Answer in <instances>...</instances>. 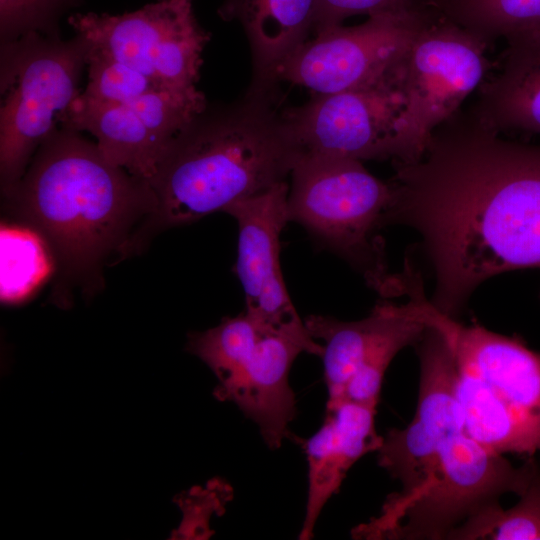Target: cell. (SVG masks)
Instances as JSON below:
<instances>
[{"instance_id": "6da1fadb", "label": "cell", "mask_w": 540, "mask_h": 540, "mask_svg": "<svg viewBox=\"0 0 540 540\" xmlns=\"http://www.w3.org/2000/svg\"><path fill=\"white\" fill-rule=\"evenodd\" d=\"M2 196L19 223L45 240L61 269L81 279L130 247L133 230L156 212L147 181L111 163L81 132L61 126Z\"/></svg>"}, {"instance_id": "7a4b0ae2", "label": "cell", "mask_w": 540, "mask_h": 540, "mask_svg": "<svg viewBox=\"0 0 540 540\" xmlns=\"http://www.w3.org/2000/svg\"><path fill=\"white\" fill-rule=\"evenodd\" d=\"M247 90L197 114L171 141L149 184L160 226L192 223L286 181L301 149L275 106Z\"/></svg>"}, {"instance_id": "3957f363", "label": "cell", "mask_w": 540, "mask_h": 540, "mask_svg": "<svg viewBox=\"0 0 540 540\" xmlns=\"http://www.w3.org/2000/svg\"><path fill=\"white\" fill-rule=\"evenodd\" d=\"M289 221L302 225L335 252L383 297L403 294L401 274L388 270L378 231L387 225L393 185L362 161L301 153L290 173Z\"/></svg>"}, {"instance_id": "277c9868", "label": "cell", "mask_w": 540, "mask_h": 540, "mask_svg": "<svg viewBox=\"0 0 540 540\" xmlns=\"http://www.w3.org/2000/svg\"><path fill=\"white\" fill-rule=\"evenodd\" d=\"M87 56V44L77 35L64 41L32 32L1 44V191L21 179L39 147L60 127L81 94Z\"/></svg>"}, {"instance_id": "5b68a950", "label": "cell", "mask_w": 540, "mask_h": 540, "mask_svg": "<svg viewBox=\"0 0 540 540\" xmlns=\"http://www.w3.org/2000/svg\"><path fill=\"white\" fill-rule=\"evenodd\" d=\"M491 44L433 5L427 8L398 65L404 111L393 163L418 159L432 132L477 92L491 67Z\"/></svg>"}, {"instance_id": "8992f818", "label": "cell", "mask_w": 540, "mask_h": 540, "mask_svg": "<svg viewBox=\"0 0 540 540\" xmlns=\"http://www.w3.org/2000/svg\"><path fill=\"white\" fill-rule=\"evenodd\" d=\"M537 461L514 467L465 430L439 440V462L427 488L385 523L360 530L358 539L442 540L466 521L500 504L506 493L520 495Z\"/></svg>"}, {"instance_id": "52a82bcc", "label": "cell", "mask_w": 540, "mask_h": 540, "mask_svg": "<svg viewBox=\"0 0 540 540\" xmlns=\"http://www.w3.org/2000/svg\"><path fill=\"white\" fill-rule=\"evenodd\" d=\"M194 0H157L122 15L75 13L68 23L88 50L139 71L156 85L196 86L210 40Z\"/></svg>"}, {"instance_id": "ba28073f", "label": "cell", "mask_w": 540, "mask_h": 540, "mask_svg": "<svg viewBox=\"0 0 540 540\" xmlns=\"http://www.w3.org/2000/svg\"><path fill=\"white\" fill-rule=\"evenodd\" d=\"M405 294L407 311L446 342L458 378L540 433V352L518 336L464 325L441 312L424 294L422 281H412Z\"/></svg>"}, {"instance_id": "9c48e42d", "label": "cell", "mask_w": 540, "mask_h": 540, "mask_svg": "<svg viewBox=\"0 0 540 540\" xmlns=\"http://www.w3.org/2000/svg\"><path fill=\"white\" fill-rule=\"evenodd\" d=\"M399 65V64H398ZM398 65L372 84L329 94L283 110L302 153L359 161H395L404 111Z\"/></svg>"}, {"instance_id": "30bf717a", "label": "cell", "mask_w": 540, "mask_h": 540, "mask_svg": "<svg viewBox=\"0 0 540 540\" xmlns=\"http://www.w3.org/2000/svg\"><path fill=\"white\" fill-rule=\"evenodd\" d=\"M206 106L196 86L156 88L122 104L98 103L80 94L60 126L89 132L107 160L149 183L173 138Z\"/></svg>"}, {"instance_id": "8fae6325", "label": "cell", "mask_w": 540, "mask_h": 540, "mask_svg": "<svg viewBox=\"0 0 540 540\" xmlns=\"http://www.w3.org/2000/svg\"><path fill=\"white\" fill-rule=\"evenodd\" d=\"M427 8L407 15L368 17L355 26L340 25L316 34L281 65L277 80L305 87L311 94L377 82L395 70Z\"/></svg>"}, {"instance_id": "7c38bea8", "label": "cell", "mask_w": 540, "mask_h": 540, "mask_svg": "<svg viewBox=\"0 0 540 540\" xmlns=\"http://www.w3.org/2000/svg\"><path fill=\"white\" fill-rule=\"evenodd\" d=\"M289 185L269 189L231 204L224 212L238 225L235 272L242 284L246 312L266 331L301 325L280 267V235L290 222Z\"/></svg>"}, {"instance_id": "4fadbf2b", "label": "cell", "mask_w": 540, "mask_h": 540, "mask_svg": "<svg viewBox=\"0 0 540 540\" xmlns=\"http://www.w3.org/2000/svg\"><path fill=\"white\" fill-rule=\"evenodd\" d=\"M322 350L305 323L267 331L245 361L218 382L213 394L220 401L234 403L252 420L269 448H279L296 416L290 368L300 353L321 356Z\"/></svg>"}, {"instance_id": "5bb4252c", "label": "cell", "mask_w": 540, "mask_h": 540, "mask_svg": "<svg viewBox=\"0 0 540 540\" xmlns=\"http://www.w3.org/2000/svg\"><path fill=\"white\" fill-rule=\"evenodd\" d=\"M309 334L322 345L326 403L339 401L349 379L361 368L385 373L403 348L415 345L426 325L412 317L404 304L380 303L357 321L311 315L304 320Z\"/></svg>"}, {"instance_id": "9a60e30c", "label": "cell", "mask_w": 540, "mask_h": 540, "mask_svg": "<svg viewBox=\"0 0 540 540\" xmlns=\"http://www.w3.org/2000/svg\"><path fill=\"white\" fill-rule=\"evenodd\" d=\"M376 407L347 400L326 403L320 428L301 441L308 464V494L299 539H311L318 517L338 493L350 468L383 441L375 427Z\"/></svg>"}, {"instance_id": "2e32d148", "label": "cell", "mask_w": 540, "mask_h": 540, "mask_svg": "<svg viewBox=\"0 0 540 540\" xmlns=\"http://www.w3.org/2000/svg\"><path fill=\"white\" fill-rule=\"evenodd\" d=\"M316 0H224L218 8L225 21L245 32L252 54L253 76L248 89L276 93L281 65L308 40Z\"/></svg>"}, {"instance_id": "e0dca14e", "label": "cell", "mask_w": 540, "mask_h": 540, "mask_svg": "<svg viewBox=\"0 0 540 540\" xmlns=\"http://www.w3.org/2000/svg\"><path fill=\"white\" fill-rule=\"evenodd\" d=\"M505 41L497 69L483 81L470 107L500 133L540 136V31Z\"/></svg>"}, {"instance_id": "ac0fdd59", "label": "cell", "mask_w": 540, "mask_h": 540, "mask_svg": "<svg viewBox=\"0 0 540 540\" xmlns=\"http://www.w3.org/2000/svg\"><path fill=\"white\" fill-rule=\"evenodd\" d=\"M445 17L491 42L540 31V0H433Z\"/></svg>"}, {"instance_id": "d6986e66", "label": "cell", "mask_w": 540, "mask_h": 540, "mask_svg": "<svg viewBox=\"0 0 540 540\" xmlns=\"http://www.w3.org/2000/svg\"><path fill=\"white\" fill-rule=\"evenodd\" d=\"M0 246L1 301L18 303L47 278L54 258L45 240L23 224L2 225Z\"/></svg>"}, {"instance_id": "ffe728a7", "label": "cell", "mask_w": 540, "mask_h": 540, "mask_svg": "<svg viewBox=\"0 0 540 540\" xmlns=\"http://www.w3.org/2000/svg\"><path fill=\"white\" fill-rule=\"evenodd\" d=\"M509 509L496 505L466 521L448 540H540V465Z\"/></svg>"}, {"instance_id": "44dd1931", "label": "cell", "mask_w": 540, "mask_h": 540, "mask_svg": "<svg viewBox=\"0 0 540 540\" xmlns=\"http://www.w3.org/2000/svg\"><path fill=\"white\" fill-rule=\"evenodd\" d=\"M267 332L246 311L203 332L190 334L187 350L200 358L218 382L229 377Z\"/></svg>"}, {"instance_id": "7402d4cb", "label": "cell", "mask_w": 540, "mask_h": 540, "mask_svg": "<svg viewBox=\"0 0 540 540\" xmlns=\"http://www.w3.org/2000/svg\"><path fill=\"white\" fill-rule=\"evenodd\" d=\"M87 67L88 83L81 95L94 102L128 103L163 87L126 64L89 50Z\"/></svg>"}, {"instance_id": "603a6c76", "label": "cell", "mask_w": 540, "mask_h": 540, "mask_svg": "<svg viewBox=\"0 0 540 540\" xmlns=\"http://www.w3.org/2000/svg\"><path fill=\"white\" fill-rule=\"evenodd\" d=\"M79 0H0L1 44L37 32L58 35V21Z\"/></svg>"}, {"instance_id": "cb8c5ba5", "label": "cell", "mask_w": 540, "mask_h": 540, "mask_svg": "<svg viewBox=\"0 0 540 540\" xmlns=\"http://www.w3.org/2000/svg\"><path fill=\"white\" fill-rule=\"evenodd\" d=\"M432 0H316L312 32L322 33L343 25L348 17L407 15L424 10Z\"/></svg>"}]
</instances>
